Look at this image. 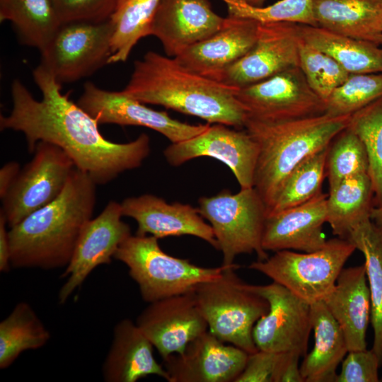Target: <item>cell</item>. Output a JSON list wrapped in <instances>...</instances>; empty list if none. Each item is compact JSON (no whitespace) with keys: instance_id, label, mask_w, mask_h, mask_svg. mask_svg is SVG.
Here are the masks:
<instances>
[{"instance_id":"obj_10","label":"cell","mask_w":382,"mask_h":382,"mask_svg":"<svg viewBox=\"0 0 382 382\" xmlns=\"http://www.w3.org/2000/svg\"><path fill=\"white\" fill-rule=\"evenodd\" d=\"M112 35L110 19L62 23L40 64L61 85L79 81L108 64Z\"/></svg>"},{"instance_id":"obj_34","label":"cell","mask_w":382,"mask_h":382,"mask_svg":"<svg viewBox=\"0 0 382 382\" xmlns=\"http://www.w3.org/2000/svg\"><path fill=\"white\" fill-rule=\"evenodd\" d=\"M329 146L306 158L291 172L267 215L301 204L322 192Z\"/></svg>"},{"instance_id":"obj_9","label":"cell","mask_w":382,"mask_h":382,"mask_svg":"<svg viewBox=\"0 0 382 382\" xmlns=\"http://www.w3.org/2000/svg\"><path fill=\"white\" fill-rule=\"evenodd\" d=\"M33 154L1 199L0 212L9 228L57 198L76 168L70 156L51 143L37 142Z\"/></svg>"},{"instance_id":"obj_4","label":"cell","mask_w":382,"mask_h":382,"mask_svg":"<svg viewBox=\"0 0 382 382\" xmlns=\"http://www.w3.org/2000/svg\"><path fill=\"white\" fill-rule=\"evenodd\" d=\"M349 118L325 112L283 121L247 116L244 128L259 151L253 187L265 204L267 216L291 172L306 158L328 147L347 127Z\"/></svg>"},{"instance_id":"obj_19","label":"cell","mask_w":382,"mask_h":382,"mask_svg":"<svg viewBox=\"0 0 382 382\" xmlns=\"http://www.w3.org/2000/svg\"><path fill=\"white\" fill-rule=\"evenodd\" d=\"M224 21L209 0H159L150 35L159 40L168 57H176L218 31Z\"/></svg>"},{"instance_id":"obj_35","label":"cell","mask_w":382,"mask_h":382,"mask_svg":"<svg viewBox=\"0 0 382 382\" xmlns=\"http://www.w3.org/2000/svg\"><path fill=\"white\" fill-rule=\"evenodd\" d=\"M369 160L366 148L347 127L330 143L326 159V176L329 189L342 180L368 173Z\"/></svg>"},{"instance_id":"obj_16","label":"cell","mask_w":382,"mask_h":382,"mask_svg":"<svg viewBox=\"0 0 382 382\" xmlns=\"http://www.w3.org/2000/svg\"><path fill=\"white\" fill-rule=\"evenodd\" d=\"M77 104L98 124L145 127L166 137L171 143L190 139L204 131L207 125H191L172 118L166 112L146 107L122 91L101 89L91 82L84 85Z\"/></svg>"},{"instance_id":"obj_33","label":"cell","mask_w":382,"mask_h":382,"mask_svg":"<svg viewBox=\"0 0 382 382\" xmlns=\"http://www.w3.org/2000/svg\"><path fill=\"white\" fill-rule=\"evenodd\" d=\"M347 128L364 144L369 160L368 175L374 207L382 205V97L350 115Z\"/></svg>"},{"instance_id":"obj_46","label":"cell","mask_w":382,"mask_h":382,"mask_svg":"<svg viewBox=\"0 0 382 382\" xmlns=\"http://www.w3.org/2000/svg\"><path fill=\"white\" fill-rule=\"evenodd\" d=\"M241 1L245 2L246 4L249 5L257 6V7H262L263 3L265 1V0H241Z\"/></svg>"},{"instance_id":"obj_45","label":"cell","mask_w":382,"mask_h":382,"mask_svg":"<svg viewBox=\"0 0 382 382\" xmlns=\"http://www.w3.org/2000/svg\"><path fill=\"white\" fill-rule=\"evenodd\" d=\"M370 218L377 226L382 228V205L371 208Z\"/></svg>"},{"instance_id":"obj_32","label":"cell","mask_w":382,"mask_h":382,"mask_svg":"<svg viewBox=\"0 0 382 382\" xmlns=\"http://www.w3.org/2000/svg\"><path fill=\"white\" fill-rule=\"evenodd\" d=\"M159 0H119L110 19L112 25L108 64L125 62L134 47L150 35Z\"/></svg>"},{"instance_id":"obj_14","label":"cell","mask_w":382,"mask_h":382,"mask_svg":"<svg viewBox=\"0 0 382 382\" xmlns=\"http://www.w3.org/2000/svg\"><path fill=\"white\" fill-rule=\"evenodd\" d=\"M214 124L199 134L177 143L163 151L167 162L179 166L198 157H211L225 163L233 172L241 188L254 186L258 146L245 130Z\"/></svg>"},{"instance_id":"obj_44","label":"cell","mask_w":382,"mask_h":382,"mask_svg":"<svg viewBox=\"0 0 382 382\" xmlns=\"http://www.w3.org/2000/svg\"><path fill=\"white\" fill-rule=\"evenodd\" d=\"M21 171L18 162L6 163L0 169V197L2 199L14 183Z\"/></svg>"},{"instance_id":"obj_5","label":"cell","mask_w":382,"mask_h":382,"mask_svg":"<svg viewBox=\"0 0 382 382\" xmlns=\"http://www.w3.org/2000/svg\"><path fill=\"white\" fill-rule=\"evenodd\" d=\"M235 263L219 276L199 284L193 290L208 330L222 342L248 354L257 351L253 338L257 321L269 310L267 301L235 272Z\"/></svg>"},{"instance_id":"obj_38","label":"cell","mask_w":382,"mask_h":382,"mask_svg":"<svg viewBox=\"0 0 382 382\" xmlns=\"http://www.w3.org/2000/svg\"><path fill=\"white\" fill-rule=\"evenodd\" d=\"M228 16L255 20L259 23L288 22L317 26L313 0H280L266 7L249 5L241 0H223Z\"/></svg>"},{"instance_id":"obj_20","label":"cell","mask_w":382,"mask_h":382,"mask_svg":"<svg viewBox=\"0 0 382 382\" xmlns=\"http://www.w3.org/2000/svg\"><path fill=\"white\" fill-rule=\"evenodd\" d=\"M121 205L123 216L137 221V235L150 234L157 238L193 236L218 249L211 226L204 221L198 209L190 204H169L156 195L145 194L127 197Z\"/></svg>"},{"instance_id":"obj_36","label":"cell","mask_w":382,"mask_h":382,"mask_svg":"<svg viewBox=\"0 0 382 382\" xmlns=\"http://www.w3.org/2000/svg\"><path fill=\"white\" fill-rule=\"evenodd\" d=\"M382 97V73L350 74L325 100V113L351 115Z\"/></svg>"},{"instance_id":"obj_25","label":"cell","mask_w":382,"mask_h":382,"mask_svg":"<svg viewBox=\"0 0 382 382\" xmlns=\"http://www.w3.org/2000/svg\"><path fill=\"white\" fill-rule=\"evenodd\" d=\"M317 26L382 45V0H313Z\"/></svg>"},{"instance_id":"obj_29","label":"cell","mask_w":382,"mask_h":382,"mask_svg":"<svg viewBox=\"0 0 382 382\" xmlns=\"http://www.w3.org/2000/svg\"><path fill=\"white\" fill-rule=\"evenodd\" d=\"M0 21H11L21 40L40 53L62 24L52 0H0Z\"/></svg>"},{"instance_id":"obj_28","label":"cell","mask_w":382,"mask_h":382,"mask_svg":"<svg viewBox=\"0 0 382 382\" xmlns=\"http://www.w3.org/2000/svg\"><path fill=\"white\" fill-rule=\"evenodd\" d=\"M374 192L368 173L345 178L329 189L327 223L333 235L347 238L359 223L370 218Z\"/></svg>"},{"instance_id":"obj_21","label":"cell","mask_w":382,"mask_h":382,"mask_svg":"<svg viewBox=\"0 0 382 382\" xmlns=\"http://www.w3.org/2000/svg\"><path fill=\"white\" fill-rule=\"evenodd\" d=\"M258 25L253 19L228 16L221 29L174 58L190 70L219 81L253 47Z\"/></svg>"},{"instance_id":"obj_8","label":"cell","mask_w":382,"mask_h":382,"mask_svg":"<svg viewBox=\"0 0 382 382\" xmlns=\"http://www.w3.org/2000/svg\"><path fill=\"white\" fill-rule=\"evenodd\" d=\"M357 250L348 239L334 238L313 252L291 250L274 252L248 267L257 271L311 304L323 300L334 288L349 257Z\"/></svg>"},{"instance_id":"obj_7","label":"cell","mask_w":382,"mask_h":382,"mask_svg":"<svg viewBox=\"0 0 382 382\" xmlns=\"http://www.w3.org/2000/svg\"><path fill=\"white\" fill-rule=\"evenodd\" d=\"M198 204L199 213L209 222L217 250L222 253V265L234 264L241 254L255 253L258 260L269 257L262 245L267 209L254 187L241 188L236 194L225 189L201 197Z\"/></svg>"},{"instance_id":"obj_15","label":"cell","mask_w":382,"mask_h":382,"mask_svg":"<svg viewBox=\"0 0 382 382\" xmlns=\"http://www.w3.org/2000/svg\"><path fill=\"white\" fill-rule=\"evenodd\" d=\"M122 216L121 203L110 201L99 215L85 224L61 276L66 280L59 291L60 303L67 301L94 269L110 264L121 243L132 235Z\"/></svg>"},{"instance_id":"obj_40","label":"cell","mask_w":382,"mask_h":382,"mask_svg":"<svg viewBox=\"0 0 382 382\" xmlns=\"http://www.w3.org/2000/svg\"><path fill=\"white\" fill-rule=\"evenodd\" d=\"M379 357L371 349L349 351L335 382H378Z\"/></svg>"},{"instance_id":"obj_39","label":"cell","mask_w":382,"mask_h":382,"mask_svg":"<svg viewBox=\"0 0 382 382\" xmlns=\"http://www.w3.org/2000/svg\"><path fill=\"white\" fill-rule=\"evenodd\" d=\"M119 0H52L62 23L110 19Z\"/></svg>"},{"instance_id":"obj_2","label":"cell","mask_w":382,"mask_h":382,"mask_svg":"<svg viewBox=\"0 0 382 382\" xmlns=\"http://www.w3.org/2000/svg\"><path fill=\"white\" fill-rule=\"evenodd\" d=\"M237 89L190 70L174 57L149 51L134 62L122 91L144 104L241 129L247 114L236 97Z\"/></svg>"},{"instance_id":"obj_11","label":"cell","mask_w":382,"mask_h":382,"mask_svg":"<svg viewBox=\"0 0 382 382\" xmlns=\"http://www.w3.org/2000/svg\"><path fill=\"white\" fill-rule=\"evenodd\" d=\"M236 97L248 117L261 120H291L325 112V100L312 90L299 67L238 88Z\"/></svg>"},{"instance_id":"obj_42","label":"cell","mask_w":382,"mask_h":382,"mask_svg":"<svg viewBox=\"0 0 382 382\" xmlns=\"http://www.w3.org/2000/svg\"><path fill=\"white\" fill-rule=\"evenodd\" d=\"M301 357L296 352L282 353L272 382H304L299 362Z\"/></svg>"},{"instance_id":"obj_41","label":"cell","mask_w":382,"mask_h":382,"mask_svg":"<svg viewBox=\"0 0 382 382\" xmlns=\"http://www.w3.org/2000/svg\"><path fill=\"white\" fill-rule=\"evenodd\" d=\"M282 354L259 349L249 354L245 367L235 382H272Z\"/></svg>"},{"instance_id":"obj_1","label":"cell","mask_w":382,"mask_h":382,"mask_svg":"<svg viewBox=\"0 0 382 382\" xmlns=\"http://www.w3.org/2000/svg\"><path fill=\"white\" fill-rule=\"evenodd\" d=\"M33 76L41 91V100H36L16 79L11 85V111L0 117L1 129L22 132L29 152L33 153L40 141L54 144L97 185L139 168L149 156L151 148L147 134H141L127 143L105 139L99 131L98 122L71 100L69 94L62 93L61 84L42 64L33 70Z\"/></svg>"},{"instance_id":"obj_12","label":"cell","mask_w":382,"mask_h":382,"mask_svg":"<svg viewBox=\"0 0 382 382\" xmlns=\"http://www.w3.org/2000/svg\"><path fill=\"white\" fill-rule=\"evenodd\" d=\"M251 288L269 303L268 311L255 323L253 338L256 347L277 353H307L312 330L311 305L282 285L272 282Z\"/></svg>"},{"instance_id":"obj_22","label":"cell","mask_w":382,"mask_h":382,"mask_svg":"<svg viewBox=\"0 0 382 382\" xmlns=\"http://www.w3.org/2000/svg\"><path fill=\"white\" fill-rule=\"evenodd\" d=\"M327 197L321 192L301 204L267 215L262 239L263 249L308 253L323 248L327 243L323 233Z\"/></svg>"},{"instance_id":"obj_27","label":"cell","mask_w":382,"mask_h":382,"mask_svg":"<svg viewBox=\"0 0 382 382\" xmlns=\"http://www.w3.org/2000/svg\"><path fill=\"white\" fill-rule=\"evenodd\" d=\"M301 37L338 62L349 74L382 73V47L319 26L299 24Z\"/></svg>"},{"instance_id":"obj_23","label":"cell","mask_w":382,"mask_h":382,"mask_svg":"<svg viewBox=\"0 0 382 382\" xmlns=\"http://www.w3.org/2000/svg\"><path fill=\"white\" fill-rule=\"evenodd\" d=\"M323 301L339 324L348 350L366 349L371 305L365 264L343 268Z\"/></svg>"},{"instance_id":"obj_37","label":"cell","mask_w":382,"mask_h":382,"mask_svg":"<svg viewBox=\"0 0 382 382\" xmlns=\"http://www.w3.org/2000/svg\"><path fill=\"white\" fill-rule=\"evenodd\" d=\"M299 68L310 87L325 102L350 74L331 56L303 40L299 47Z\"/></svg>"},{"instance_id":"obj_6","label":"cell","mask_w":382,"mask_h":382,"mask_svg":"<svg viewBox=\"0 0 382 382\" xmlns=\"http://www.w3.org/2000/svg\"><path fill=\"white\" fill-rule=\"evenodd\" d=\"M158 240L151 235H131L114 255L128 267L147 303L192 291L199 284L219 276L228 266L202 267L171 256L161 248Z\"/></svg>"},{"instance_id":"obj_18","label":"cell","mask_w":382,"mask_h":382,"mask_svg":"<svg viewBox=\"0 0 382 382\" xmlns=\"http://www.w3.org/2000/svg\"><path fill=\"white\" fill-rule=\"evenodd\" d=\"M209 330L192 340L180 354L163 359L168 382H235L248 353L226 345Z\"/></svg>"},{"instance_id":"obj_13","label":"cell","mask_w":382,"mask_h":382,"mask_svg":"<svg viewBox=\"0 0 382 382\" xmlns=\"http://www.w3.org/2000/svg\"><path fill=\"white\" fill-rule=\"evenodd\" d=\"M301 40L298 23H259L253 47L221 74L219 82L241 88L299 67Z\"/></svg>"},{"instance_id":"obj_3","label":"cell","mask_w":382,"mask_h":382,"mask_svg":"<svg viewBox=\"0 0 382 382\" xmlns=\"http://www.w3.org/2000/svg\"><path fill=\"white\" fill-rule=\"evenodd\" d=\"M97 184L75 168L60 195L10 228L11 267H66L85 224L92 219Z\"/></svg>"},{"instance_id":"obj_30","label":"cell","mask_w":382,"mask_h":382,"mask_svg":"<svg viewBox=\"0 0 382 382\" xmlns=\"http://www.w3.org/2000/svg\"><path fill=\"white\" fill-rule=\"evenodd\" d=\"M347 239L363 253L365 259L374 330L372 349L382 364V228L369 218L357 224Z\"/></svg>"},{"instance_id":"obj_31","label":"cell","mask_w":382,"mask_h":382,"mask_svg":"<svg viewBox=\"0 0 382 382\" xmlns=\"http://www.w3.org/2000/svg\"><path fill=\"white\" fill-rule=\"evenodd\" d=\"M50 336L32 306L19 302L0 322V369L9 367L23 352L42 347Z\"/></svg>"},{"instance_id":"obj_17","label":"cell","mask_w":382,"mask_h":382,"mask_svg":"<svg viewBox=\"0 0 382 382\" xmlns=\"http://www.w3.org/2000/svg\"><path fill=\"white\" fill-rule=\"evenodd\" d=\"M149 303L135 323L163 359L208 330L193 291Z\"/></svg>"},{"instance_id":"obj_24","label":"cell","mask_w":382,"mask_h":382,"mask_svg":"<svg viewBox=\"0 0 382 382\" xmlns=\"http://www.w3.org/2000/svg\"><path fill=\"white\" fill-rule=\"evenodd\" d=\"M153 345L136 323L129 318L120 320L113 330L111 346L102 367L106 382H136L149 375L168 381L163 366L153 354Z\"/></svg>"},{"instance_id":"obj_26","label":"cell","mask_w":382,"mask_h":382,"mask_svg":"<svg viewBox=\"0 0 382 382\" xmlns=\"http://www.w3.org/2000/svg\"><path fill=\"white\" fill-rule=\"evenodd\" d=\"M310 305L314 345L304 356L301 373L304 382H335L337 366L349 351L347 342L325 302L321 300Z\"/></svg>"},{"instance_id":"obj_43","label":"cell","mask_w":382,"mask_h":382,"mask_svg":"<svg viewBox=\"0 0 382 382\" xmlns=\"http://www.w3.org/2000/svg\"><path fill=\"white\" fill-rule=\"evenodd\" d=\"M7 223L4 214L0 212V271L8 272L11 267V246Z\"/></svg>"}]
</instances>
